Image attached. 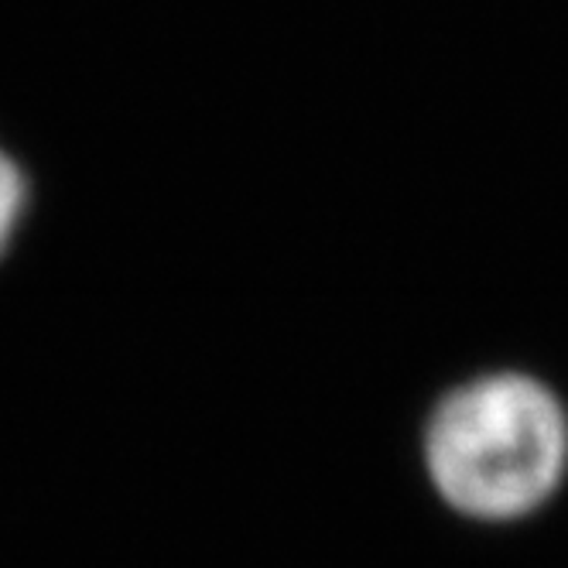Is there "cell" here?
<instances>
[{
  "instance_id": "cell-1",
  "label": "cell",
  "mask_w": 568,
  "mask_h": 568,
  "mask_svg": "<svg viewBox=\"0 0 568 568\" xmlns=\"http://www.w3.org/2000/svg\"><path fill=\"white\" fill-rule=\"evenodd\" d=\"M425 463L445 504L479 520H514L548 504L565 479L568 415L535 377H479L428 418Z\"/></svg>"
},
{
  "instance_id": "cell-2",
  "label": "cell",
  "mask_w": 568,
  "mask_h": 568,
  "mask_svg": "<svg viewBox=\"0 0 568 568\" xmlns=\"http://www.w3.org/2000/svg\"><path fill=\"white\" fill-rule=\"evenodd\" d=\"M28 206V182L18 161L0 148V254L8 251V243L24 216Z\"/></svg>"
}]
</instances>
